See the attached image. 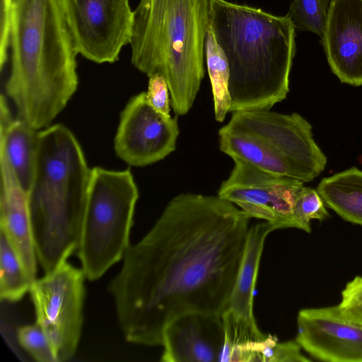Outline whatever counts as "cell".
Here are the masks:
<instances>
[{
    "mask_svg": "<svg viewBox=\"0 0 362 362\" xmlns=\"http://www.w3.org/2000/svg\"><path fill=\"white\" fill-rule=\"evenodd\" d=\"M328 8L327 0H293L286 16L296 29L312 32L322 38Z\"/></svg>",
    "mask_w": 362,
    "mask_h": 362,
    "instance_id": "obj_23",
    "label": "cell"
},
{
    "mask_svg": "<svg viewBox=\"0 0 362 362\" xmlns=\"http://www.w3.org/2000/svg\"><path fill=\"white\" fill-rule=\"evenodd\" d=\"M294 216L296 228L310 233L311 220L324 221L329 216V213L318 192L303 185L295 201Z\"/></svg>",
    "mask_w": 362,
    "mask_h": 362,
    "instance_id": "obj_24",
    "label": "cell"
},
{
    "mask_svg": "<svg viewBox=\"0 0 362 362\" xmlns=\"http://www.w3.org/2000/svg\"><path fill=\"white\" fill-rule=\"evenodd\" d=\"M74 41L62 0H11L0 68L19 118L36 130L50 126L78 85Z\"/></svg>",
    "mask_w": 362,
    "mask_h": 362,
    "instance_id": "obj_2",
    "label": "cell"
},
{
    "mask_svg": "<svg viewBox=\"0 0 362 362\" xmlns=\"http://www.w3.org/2000/svg\"><path fill=\"white\" fill-rule=\"evenodd\" d=\"M273 230L274 227L267 221L250 226L235 285L221 315L225 354L267 337L257 325L253 314V296L264 241Z\"/></svg>",
    "mask_w": 362,
    "mask_h": 362,
    "instance_id": "obj_13",
    "label": "cell"
},
{
    "mask_svg": "<svg viewBox=\"0 0 362 362\" xmlns=\"http://www.w3.org/2000/svg\"><path fill=\"white\" fill-rule=\"evenodd\" d=\"M301 346L295 341H277L268 334L260 341L250 342L233 351L230 362H308L301 353Z\"/></svg>",
    "mask_w": 362,
    "mask_h": 362,
    "instance_id": "obj_21",
    "label": "cell"
},
{
    "mask_svg": "<svg viewBox=\"0 0 362 362\" xmlns=\"http://www.w3.org/2000/svg\"><path fill=\"white\" fill-rule=\"evenodd\" d=\"M341 308L362 318V276H356L348 282L341 291Z\"/></svg>",
    "mask_w": 362,
    "mask_h": 362,
    "instance_id": "obj_27",
    "label": "cell"
},
{
    "mask_svg": "<svg viewBox=\"0 0 362 362\" xmlns=\"http://www.w3.org/2000/svg\"><path fill=\"white\" fill-rule=\"evenodd\" d=\"M148 78V90L146 92L148 102L157 112L170 117V91L165 78L159 74Z\"/></svg>",
    "mask_w": 362,
    "mask_h": 362,
    "instance_id": "obj_26",
    "label": "cell"
},
{
    "mask_svg": "<svg viewBox=\"0 0 362 362\" xmlns=\"http://www.w3.org/2000/svg\"><path fill=\"white\" fill-rule=\"evenodd\" d=\"M91 173L66 127L57 124L38 131L28 202L37 257L45 273L77 251Z\"/></svg>",
    "mask_w": 362,
    "mask_h": 362,
    "instance_id": "obj_4",
    "label": "cell"
},
{
    "mask_svg": "<svg viewBox=\"0 0 362 362\" xmlns=\"http://www.w3.org/2000/svg\"><path fill=\"white\" fill-rule=\"evenodd\" d=\"M17 339L23 349L35 361L57 362L47 336L36 322L19 327Z\"/></svg>",
    "mask_w": 362,
    "mask_h": 362,
    "instance_id": "obj_25",
    "label": "cell"
},
{
    "mask_svg": "<svg viewBox=\"0 0 362 362\" xmlns=\"http://www.w3.org/2000/svg\"><path fill=\"white\" fill-rule=\"evenodd\" d=\"M211 28L229 66V112L269 110L286 98L296 54L286 15L213 0Z\"/></svg>",
    "mask_w": 362,
    "mask_h": 362,
    "instance_id": "obj_3",
    "label": "cell"
},
{
    "mask_svg": "<svg viewBox=\"0 0 362 362\" xmlns=\"http://www.w3.org/2000/svg\"><path fill=\"white\" fill-rule=\"evenodd\" d=\"M179 132L177 117L157 112L141 92L130 98L120 114L114 148L129 165L144 167L173 152Z\"/></svg>",
    "mask_w": 362,
    "mask_h": 362,
    "instance_id": "obj_11",
    "label": "cell"
},
{
    "mask_svg": "<svg viewBox=\"0 0 362 362\" xmlns=\"http://www.w3.org/2000/svg\"><path fill=\"white\" fill-rule=\"evenodd\" d=\"M322 44L339 81L362 86V0H330Z\"/></svg>",
    "mask_w": 362,
    "mask_h": 362,
    "instance_id": "obj_14",
    "label": "cell"
},
{
    "mask_svg": "<svg viewBox=\"0 0 362 362\" xmlns=\"http://www.w3.org/2000/svg\"><path fill=\"white\" fill-rule=\"evenodd\" d=\"M232 159L233 168L222 182L218 196L238 206L250 218L269 223L275 230L296 228L294 204L304 182Z\"/></svg>",
    "mask_w": 362,
    "mask_h": 362,
    "instance_id": "obj_9",
    "label": "cell"
},
{
    "mask_svg": "<svg viewBox=\"0 0 362 362\" xmlns=\"http://www.w3.org/2000/svg\"><path fill=\"white\" fill-rule=\"evenodd\" d=\"M204 55L211 85L215 119L222 122L231 104L228 89L230 70L227 58L216 40L211 25L205 40Z\"/></svg>",
    "mask_w": 362,
    "mask_h": 362,
    "instance_id": "obj_20",
    "label": "cell"
},
{
    "mask_svg": "<svg viewBox=\"0 0 362 362\" xmlns=\"http://www.w3.org/2000/svg\"><path fill=\"white\" fill-rule=\"evenodd\" d=\"M317 191L325 204L340 217L362 225V170L353 167L325 177Z\"/></svg>",
    "mask_w": 362,
    "mask_h": 362,
    "instance_id": "obj_19",
    "label": "cell"
},
{
    "mask_svg": "<svg viewBox=\"0 0 362 362\" xmlns=\"http://www.w3.org/2000/svg\"><path fill=\"white\" fill-rule=\"evenodd\" d=\"M296 341L313 358L362 362V318L333 305L305 308L297 316Z\"/></svg>",
    "mask_w": 362,
    "mask_h": 362,
    "instance_id": "obj_12",
    "label": "cell"
},
{
    "mask_svg": "<svg viewBox=\"0 0 362 362\" xmlns=\"http://www.w3.org/2000/svg\"><path fill=\"white\" fill-rule=\"evenodd\" d=\"M139 191L129 168H92L76 254L89 281L100 279L127 251Z\"/></svg>",
    "mask_w": 362,
    "mask_h": 362,
    "instance_id": "obj_6",
    "label": "cell"
},
{
    "mask_svg": "<svg viewBox=\"0 0 362 362\" xmlns=\"http://www.w3.org/2000/svg\"><path fill=\"white\" fill-rule=\"evenodd\" d=\"M86 275L65 260L32 284L30 293L38 324L57 362L75 354L83 322Z\"/></svg>",
    "mask_w": 362,
    "mask_h": 362,
    "instance_id": "obj_7",
    "label": "cell"
},
{
    "mask_svg": "<svg viewBox=\"0 0 362 362\" xmlns=\"http://www.w3.org/2000/svg\"><path fill=\"white\" fill-rule=\"evenodd\" d=\"M33 281L9 243L0 230V298L3 301L16 302L30 292Z\"/></svg>",
    "mask_w": 362,
    "mask_h": 362,
    "instance_id": "obj_22",
    "label": "cell"
},
{
    "mask_svg": "<svg viewBox=\"0 0 362 362\" xmlns=\"http://www.w3.org/2000/svg\"><path fill=\"white\" fill-rule=\"evenodd\" d=\"M62 4L78 54L98 64L117 62L132 37L129 0H62Z\"/></svg>",
    "mask_w": 362,
    "mask_h": 362,
    "instance_id": "obj_10",
    "label": "cell"
},
{
    "mask_svg": "<svg viewBox=\"0 0 362 362\" xmlns=\"http://www.w3.org/2000/svg\"><path fill=\"white\" fill-rule=\"evenodd\" d=\"M250 219L218 195L173 197L150 230L130 245L108 287L126 341L162 345L165 326L182 314L221 317L242 261Z\"/></svg>",
    "mask_w": 362,
    "mask_h": 362,
    "instance_id": "obj_1",
    "label": "cell"
},
{
    "mask_svg": "<svg viewBox=\"0 0 362 362\" xmlns=\"http://www.w3.org/2000/svg\"><path fill=\"white\" fill-rule=\"evenodd\" d=\"M0 109V153L28 194L35 173L39 130L21 118L13 119L3 95Z\"/></svg>",
    "mask_w": 362,
    "mask_h": 362,
    "instance_id": "obj_17",
    "label": "cell"
},
{
    "mask_svg": "<svg viewBox=\"0 0 362 362\" xmlns=\"http://www.w3.org/2000/svg\"><path fill=\"white\" fill-rule=\"evenodd\" d=\"M218 136L220 150L230 158L243 160L267 172L298 179L288 163L257 137L223 127Z\"/></svg>",
    "mask_w": 362,
    "mask_h": 362,
    "instance_id": "obj_18",
    "label": "cell"
},
{
    "mask_svg": "<svg viewBox=\"0 0 362 362\" xmlns=\"http://www.w3.org/2000/svg\"><path fill=\"white\" fill-rule=\"evenodd\" d=\"M11 0H0V43L6 39L9 18Z\"/></svg>",
    "mask_w": 362,
    "mask_h": 362,
    "instance_id": "obj_28",
    "label": "cell"
},
{
    "mask_svg": "<svg viewBox=\"0 0 362 362\" xmlns=\"http://www.w3.org/2000/svg\"><path fill=\"white\" fill-rule=\"evenodd\" d=\"M0 230L6 236L30 279L37 274V254L28 209V194L21 186L5 156L0 153Z\"/></svg>",
    "mask_w": 362,
    "mask_h": 362,
    "instance_id": "obj_16",
    "label": "cell"
},
{
    "mask_svg": "<svg viewBox=\"0 0 362 362\" xmlns=\"http://www.w3.org/2000/svg\"><path fill=\"white\" fill-rule=\"evenodd\" d=\"M225 341L221 316L189 312L173 319L163 333V362L220 361Z\"/></svg>",
    "mask_w": 362,
    "mask_h": 362,
    "instance_id": "obj_15",
    "label": "cell"
},
{
    "mask_svg": "<svg viewBox=\"0 0 362 362\" xmlns=\"http://www.w3.org/2000/svg\"><path fill=\"white\" fill-rule=\"evenodd\" d=\"M223 127L261 140L284 158L303 182L313 180L325 168L327 158L313 139L312 126L298 113L235 111Z\"/></svg>",
    "mask_w": 362,
    "mask_h": 362,
    "instance_id": "obj_8",
    "label": "cell"
},
{
    "mask_svg": "<svg viewBox=\"0 0 362 362\" xmlns=\"http://www.w3.org/2000/svg\"><path fill=\"white\" fill-rule=\"evenodd\" d=\"M213 0H140L134 11L131 62L168 86L177 115L193 105L204 76V45Z\"/></svg>",
    "mask_w": 362,
    "mask_h": 362,
    "instance_id": "obj_5",
    "label": "cell"
}]
</instances>
